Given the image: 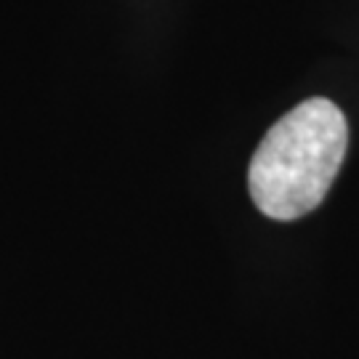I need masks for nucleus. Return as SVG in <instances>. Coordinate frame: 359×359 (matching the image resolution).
I'll list each match as a JSON object with an SVG mask.
<instances>
[{
	"instance_id": "1",
	"label": "nucleus",
	"mask_w": 359,
	"mask_h": 359,
	"mask_svg": "<svg viewBox=\"0 0 359 359\" xmlns=\"http://www.w3.org/2000/svg\"><path fill=\"white\" fill-rule=\"evenodd\" d=\"M348 126L327 99H306L277 120L248 170L256 208L274 221L311 213L330 192L346 157Z\"/></svg>"
}]
</instances>
